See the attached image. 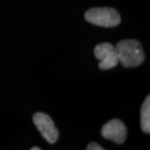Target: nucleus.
<instances>
[{
  "label": "nucleus",
  "mask_w": 150,
  "mask_h": 150,
  "mask_svg": "<svg viewBox=\"0 0 150 150\" xmlns=\"http://www.w3.org/2000/svg\"><path fill=\"white\" fill-rule=\"evenodd\" d=\"M140 125L143 132L150 133V96H147L141 108Z\"/></svg>",
  "instance_id": "423d86ee"
},
{
  "label": "nucleus",
  "mask_w": 150,
  "mask_h": 150,
  "mask_svg": "<svg viewBox=\"0 0 150 150\" xmlns=\"http://www.w3.org/2000/svg\"><path fill=\"white\" fill-rule=\"evenodd\" d=\"M101 134L104 139L121 144L127 138V129L121 120L112 119L103 126Z\"/></svg>",
  "instance_id": "39448f33"
},
{
  "label": "nucleus",
  "mask_w": 150,
  "mask_h": 150,
  "mask_svg": "<svg viewBox=\"0 0 150 150\" xmlns=\"http://www.w3.org/2000/svg\"><path fill=\"white\" fill-rule=\"evenodd\" d=\"M118 62L126 68L138 67L144 63V52L141 43L135 39H123L114 47Z\"/></svg>",
  "instance_id": "f257e3e1"
},
{
  "label": "nucleus",
  "mask_w": 150,
  "mask_h": 150,
  "mask_svg": "<svg viewBox=\"0 0 150 150\" xmlns=\"http://www.w3.org/2000/svg\"><path fill=\"white\" fill-rule=\"evenodd\" d=\"M31 150H41V149L38 148V147H33L32 149H31Z\"/></svg>",
  "instance_id": "6e6552de"
},
{
  "label": "nucleus",
  "mask_w": 150,
  "mask_h": 150,
  "mask_svg": "<svg viewBox=\"0 0 150 150\" xmlns=\"http://www.w3.org/2000/svg\"><path fill=\"white\" fill-rule=\"evenodd\" d=\"M87 150H103L104 149L96 143H90L86 148Z\"/></svg>",
  "instance_id": "0eeeda50"
},
{
  "label": "nucleus",
  "mask_w": 150,
  "mask_h": 150,
  "mask_svg": "<svg viewBox=\"0 0 150 150\" xmlns=\"http://www.w3.org/2000/svg\"><path fill=\"white\" fill-rule=\"evenodd\" d=\"M94 55L99 60L98 67L101 69H110L116 67L119 63L114 47L109 43L98 44L94 48Z\"/></svg>",
  "instance_id": "20e7f679"
},
{
  "label": "nucleus",
  "mask_w": 150,
  "mask_h": 150,
  "mask_svg": "<svg viewBox=\"0 0 150 150\" xmlns=\"http://www.w3.org/2000/svg\"><path fill=\"white\" fill-rule=\"evenodd\" d=\"M33 121L40 134L49 144H54L57 141L59 131L55 127L54 121L48 114L41 112H36L33 117Z\"/></svg>",
  "instance_id": "7ed1b4c3"
},
{
  "label": "nucleus",
  "mask_w": 150,
  "mask_h": 150,
  "mask_svg": "<svg viewBox=\"0 0 150 150\" xmlns=\"http://www.w3.org/2000/svg\"><path fill=\"white\" fill-rule=\"evenodd\" d=\"M84 16L88 22L101 27H115L121 22L118 11L112 8H93L87 11Z\"/></svg>",
  "instance_id": "f03ea898"
}]
</instances>
